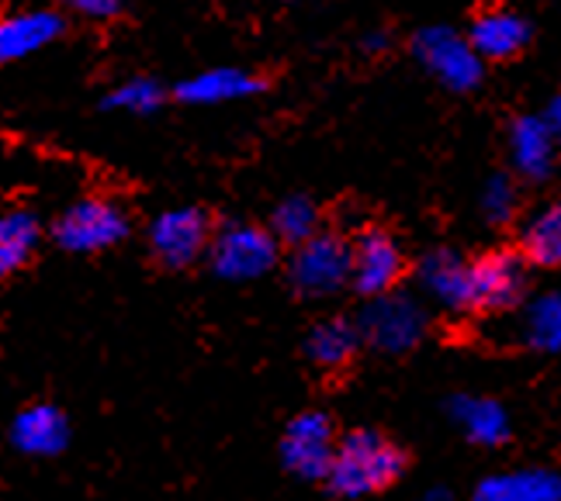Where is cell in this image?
Instances as JSON below:
<instances>
[{"mask_svg": "<svg viewBox=\"0 0 561 501\" xmlns=\"http://www.w3.org/2000/svg\"><path fill=\"white\" fill-rule=\"evenodd\" d=\"M426 325H430L426 308L416 298H409L402 291L371 298L368 308L357 318L360 339L368 342L371 350L388 353V357H402L409 350H416L426 339Z\"/></svg>", "mask_w": 561, "mask_h": 501, "instance_id": "ba28073f", "label": "cell"}, {"mask_svg": "<svg viewBox=\"0 0 561 501\" xmlns=\"http://www.w3.org/2000/svg\"><path fill=\"white\" fill-rule=\"evenodd\" d=\"M468 501H561V474L548 467L492 474L471 488Z\"/></svg>", "mask_w": 561, "mask_h": 501, "instance_id": "ac0fdd59", "label": "cell"}, {"mask_svg": "<svg viewBox=\"0 0 561 501\" xmlns=\"http://www.w3.org/2000/svg\"><path fill=\"white\" fill-rule=\"evenodd\" d=\"M479 208L489 225H510L520 208V194H516V180L506 173H492L479 194Z\"/></svg>", "mask_w": 561, "mask_h": 501, "instance_id": "d4e9b609", "label": "cell"}, {"mask_svg": "<svg viewBox=\"0 0 561 501\" xmlns=\"http://www.w3.org/2000/svg\"><path fill=\"white\" fill-rule=\"evenodd\" d=\"M211 235H215V225L205 208L174 205V208L153 214V222L146 225V246L160 267L187 270L208 256Z\"/></svg>", "mask_w": 561, "mask_h": 501, "instance_id": "5b68a950", "label": "cell"}, {"mask_svg": "<svg viewBox=\"0 0 561 501\" xmlns=\"http://www.w3.org/2000/svg\"><path fill=\"white\" fill-rule=\"evenodd\" d=\"M402 474H405V453L399 443H392L378 429H351L336 443L327 488L336 498L357 501L392 488Z\"/></svg>", "mask_w": 561, "mask_h": 501, "instance_id": "6da1fadb", "label": "cell"}, {"mask_svg": "<svg viewBox=\"0 0 561 501\" xmlns=\"http://www.w3.org/2000/svg\"><path fill=\"white\" fill-rule=\"evenodd\" d=\"M167 104V86L157 77H128L107 86L101 97V112H122L133 118H149Z\"/></svg>", "mask_w": 561, "mask_h": 501, "instance_id": "603a6c76", "label": "cell"}, {"mask_svg": "<svg viewBox=\"0 0 561 501\" xmlns=\"http://www.w3.org/2000/svg\"><path fill=\"white\" fill-rule=\"evenodd\" d=\"M423 294L450 315H471V277L468 259L455 249H430L416 264Z\"/></svg>", "mask_w": 561, "mask_h": 501, "instance_id": "7c38bea8", "label": "cell"}, {"mask_svg": "<svg viewBox=\"0 0 561 501\" xmlns=\"http://www.w3.org/2000/svg\"><path fill=\"white\" fill-rule=\"evenodd\" d=\"M280 259V243L267 225L256 222H229L215 229L205 264L226 284H253L264 280Z\"/></svg>", "mask_w": 561, "mask_h": 501, "instance_id": "3957f363", "label": "cell"}, {"mask_svg": "<svg viewBox=\"0 0 561 501\" xmlns=\"http://www.w3.org/2000/svg\"><path fill=\"white\" fill-rule=\"evenodd\" d=\"M506 145H510V163L516 170V177L541 184L548 180L554 166H558V142L548 132V125L541 115H520L506 132Z\"/></svg>", "mask_w": 561, "mask_h": 501, "instance_id": "9a60e30c", "label": "cell"}, {"mask_svg": "<svg viewBox=\"0 0 561 501\" xmlns=\"http://www.w3.org/2000/svg\"><path fill=\"white\" fill-rule=\"evenodd\" d=\"M70 443H73L70 411L49 398L21 405L8 422V446L18 456H28V461H56V456L70 450Z\"/></svg>", "mask_w": 561, "mask_h": 501, "instance_id": "9c48e42d", "label": "cell"}, {"mask_svg": "<svg viewBox=\"0 0 561 501\" xmlns=\"http://www.w3.org/2000/svg\"><path fill=\"white\" fill-rule=\"evenodd\" d=\"M524 339L534 346V350L561 353V291H548L527 304Z\"/></svg>", "mask_w": 561, "mask_h": 501, "instance_id": "cb8c5ba5", "label": "cell"}, {"mask_svg": "<svg viewBox=\"0 0 561 501\" xmlns=\"http://www.w3.org/2000/svg\"><path fill=\"white\" fill-rule=\"evenodd\" d=\"M447 416L458 426V432L465 435V440L474 446L492 450V446H503L513 435L510 411L489 395H468V391H461V395H455L447 401Z\"/></svg>", "mask_w": 561, "mask_h": 501, "instance_id": "e0dca14e", "label": "cell"}, {"mask_svg": "<svg viewBox=\"0 0 561 501\" xmlns=\"http://www.w3.org/2000/svg\"><path fill=\"white\" fill-rule=\"evenodd\" d=\"M364 49H368V53H385L388 49V35L385 32H371L368 38H364Z\"/></svg>", "mask_w": 561, "mask_h": 501, "instance_id": "83f0119b", "label": "cell"}, {"mask_svg": "<svg viewBox=\"0 0 561 501\" xmlns=\"http://www.w3.org/2000/svg\"><path fill=\"white\" fill-rule=\"evenodd\" d=\"M46 225L32 208L0 211V280L18 277L38 256Z\"/></svg>", "mask_w": 561, "mask_h": 501, "instance_id": "d6986e66", "label": "cell"}, {"mask_svg": "<svg viewBox=\"0 0 561 501\" xmlns=\"http://www.w3.org/2000/svg\"><path fill=\"white\" fill-rule=\"evenodd\" d=\"M530 35H534L530 21L513 8H485L468 28L471 49L485 62H503L520 56L530 46Z\"/></svg>", "mask_w": 561, "mask_h": 501, "instance_id": "5bb4252c", "label": "cell"}, {"mask_svg": "<svg viewBox=\"0 0 561 501\" xmlns=\"http://www.w3.org/2000/svg\"><path fill=\"white\" fill-rule=\"evenodd\" d=\"M62 8L80 14V18H88V21H112L122 14V0H59Z\"/></svg>", "mask_w": 561, "mask_h": 501, "instance_id": "484cf974", "label": "cell"}, {"mask_svg": "<svg viewBox=\"0 0 561 501\" xmlns=\"http://www.w3.org/2000/svg\"><path fill=\"white\" fill-rule=\"evenodd\" d=\"M288 284L295 294L322 301L351 288V238L336 232H316L288 253Z\"/></svg>", "mask_w": 561, "mask_h": 501, "instance_id": "277c9868", "label": "cell"}, {"mask_svg": "<svg viewBox=\"0 0 561 501\" xmlns=\"http://www.w3.org/2000/svg\"><path fill=\"white\" fill-rule=\"evenodd\" d=\"M264 80L243 70V67H208L178 83V101L191 107H219V104H236L264 91Z\"/></svg>", "mask_w": 561, "mask_h": 501, "instance_id": "2e32d148", "label": "cell"}, {"mask_svg": "<svg viewBox=\"0 0 561 501\" xmlns=\"http://www.w3.org/2000/svg\"><path fill=\"white\" fill-rule=\"evenodd\" d=\"M336 426L327 411L319 408H306L285 426L277 443V461L285 467L295 481H322L327 485L330 464L336 456Z\"/></svg>", "mask_w": 561, "mask_h": 501, "instance_id": "52a82bcc", "label": "cell"}, {"mask_svg": "<svg viewBox=\"0 0 561 501\" xmlns=\"http://www.w3.org/2000/svg\"><path fill=\"white\" fill-rule=\"evenodd\" d=\"M360 346H364V339H360V329L354 318L330 315V318H319L306 333V357L319 370L351 366L354 357L360 353Z\"/></svg>", "mask_w": 561, "mask_h": 501, "instance_id": "ffe728a7", "label": "cell"}, {"mask_svg": "<svg viewBox=\"0 0 561 501\" xmlns=\"http://www.w3.org/2000/svg\"><path fill=\"white\" fill-rule=\"evenodd\" d=\"M413 56L450 94H471L485 77V59L471 49L468 35L447 25L420 28L413 35Z\"/></svg>", "mask_w": 561, "mask_h": 501, "instance_id": "8992f818", "label": "cell"}, {"mask_svg": "<svg viewBox=\"0 0 561 501\" xmlns=\"http://www.w3.org/2000/svg\"><path fill=\"white\" fill-rule=\"evenodd\" d=\"M128 232H133V218L112 198H77L62 208L53 225L49 238L70 256H101L107 249L122 246Z\"/></svg>", "mask_w": 561, "mask_h": 501, "instance_id": "7a4b0ae2", "label": "cell"}, {"mask_svg": "<svg viewBox=\"0 0 561 501\" xmlns=\"http://www.w3.org/2000/svg\"><path fill=\"white\" fill-rule=\"evenodd\" d=\"M420 501H455V494H450V488H430V491H423V498Z\"/></svg>", "mask_w": 561, "mask_h": 501, "instance_id": "f1b7e54d", "label": "cell"}, {"mask_svg": "<svg viewBox=\"0 0 561 501\" xmlns=\"http://www.w3.org/2000/svg\"><path fill=\"white\" fill-rule=\"evenodd\" d=\"M541 118H545V125H548V132L554 136V142L561 145V94H554V97L548 101V107L541 112Z\"/></svg>", "mask_w": 561, "mask_h": 501, "instance_id": "4316f807", "label": "cell"}, {"mask_svg": "<svg viewBox=\"0 0 561 501\" xmlns=\"http://www.w3.org/2000/svg\"><path fill=\"white\" fill-rule=\"evenodd\" d=\"M520 256L524 264L545 270L561 267V205H545L527 214L520 225Z\"/></svg>", "mask_w": 561, "mask_h": 501, "instance_id": "44dd1931", "label": "cell"}, {"mask_svg": "<svg viewBox=\"0 0 561 501\" xmlns=\"http://www.w3.org/2000/svg\"><path fill=\"white\" fill-rule=\"evenodd\" d=\"M405 277V253L399 238L385 229L368 225L351 238V288L360 298H385L399 291Z\"/></svg>", "mask_w": 561, "mask_h": 501, "instance_id": "30bf717a", "label": "cell"}, {"mask_svg": "<svg viewBox=\"0 0 561 501\" xmlns=\"http://www.w3.org/2000/svg\"><path fill=\"white\" fill-rule=\"evenodd\" d=\"M267 229L274 232V238L280 246H301L306 238H312L316 232H322V214H319V205L306 194H288V198H280L267 218Z\"/></svg>", "mask_w": 561, "mask_h": 501, "instance_id": "7402d4cb", "label": "cell"}, {"mask_svg": "<svg viewBox=\"0 0 561 501\" xmlns=\"http://www.w3.org/2000/svg\"><path fill=\"white\" fill-rule=\"evenodd\" d=\"M67 32V18L56 8H21L0 18V62L28 59Z\"/></svg>", "mask_w": 561, "mask_h": 501, "instance_id": "4fadbf2b", "label": "cell"}, {"mask_svg": "<svg viewBox=\"0 0 561 501\" xmlns=\"http://www.w3.org/2000/svg\"><path fill=\"white\" fill-rule=\"evenodd\" d=\"M471 277V312H506L524 298L527 264L520 253L492 249L479 259H468Z\"/></svg>", "mask_w": 561, "mask_h": 501, "instance_id": "8fae6325", "label": "cell"}]
</instances>
